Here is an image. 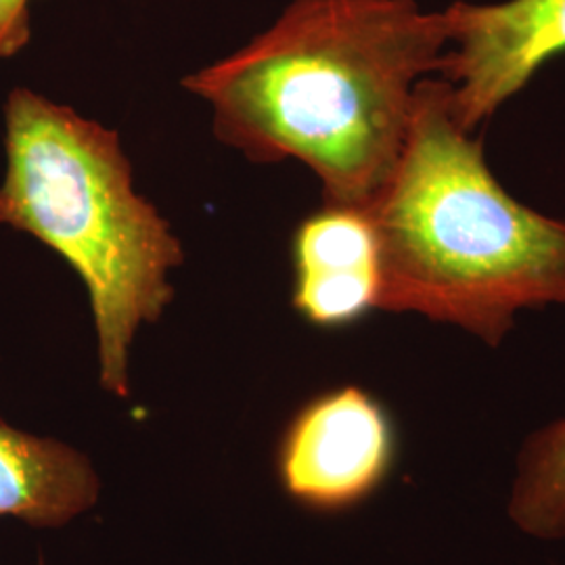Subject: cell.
I'll use <instances>...</instances> for the list:
<instances>
[{"instance_id":"obj_4","label":"cell","mask_w":565,"mask_h":565,"mask_svg":"<svg viewBox=\"0 0 565 565\" xmlns=\"http://www.w3.org/2000/svg\"><path fill=\"white\" fill-rule=\"evenodd\" d=\"M396 429L384 404L343 385L303 404L282 434L277 473L300 505L335 513L375 494L396 463Z\"/></svg>"},{"instance_id":"obj_8","label":"cell","mask_w":565,"mask_h":565,"mask_svg":"<svg viewBox=\"0 0 565 565\" xmlns=\"http://www.w3.org/2000/svg\"><path fill=\"white\" fill-rule=\"evenodd\" d=\"M507 518L534 541H564L565 417L525 436L515 455Z\"/></svg>"},{"instance_id":"obj_7","label":"cell","mask_w":565,"mask_h":565,"mask_svg":"<svg viewBox=\"0 0 565 565\" xmlns=\"http://www.w3.org/2000/svg\"><path fill=\"white\" fill-rule=\"evenodd\" d=\"M99 490V476L81 450L0 424V518L61 527L95 507Z\"/></svg>"},{"instance_id":"obj_6","label":"cell","mask_w":565,"mask_h":565,"mask_svg":"<svg viewBox=\"0 0 565 565\" xmlns=\"http://www.w3.org/2000/svg\"><path fill=\"white\" fill-rule=\"evenodd\" d=\"M294 308L308 323L338 329L377 310L380 263L364 210L324 205L294 237Z\"/></svg>"},{"instance_id":"obj_9","label":"cell","mask_w":565,"mask_h":565,"mask_svg":"<svg viewBox=\"0 0 565 565\" xmlns=\"http://www.w3.org/2000/svg\"><path fill=\"white\" fill-rule=\"evenodd\" d=\"M32 0H0V60H11L28 46Z\"/></svg>"},{"instance_id":"obj_3","label":"cell","mask_w":565,"mask_h":565,"mask_svg":"<svg viewBox=\"0 0 565 565\" xmlns=\"http://www.w3.org/2000/svg\"><path fill=\"white\" fill-rule=\"evenodd\" d=\"M0 224L55 249L86 285L102 385L130 396V348L172 302L181 243L135 189L116 130L28 88L4 105Z\"/></svg>"},{"instance_id":"obj_2","label":"cell","mask_w":565,"mask_h":565,"mask_svg":"<svg viewBox=\"0 0 565 565\" xmlns=\"http://www.w3.org/2000/svg\"><path fill=\"white\" fill-rule=\"evenodd\" d=\"M364 212L377 239V310L499 348L520 312L565 306V221L497 181L438 74L417 86L403 153Z\"/></svg>"},{"instance_id":"obj_5","label":"cell","mask_w":565,"mask_h":565,"mask_svg":"<svg viewBox=\"0 0 565 565\" xmlns=\"http://www.w3.org/2000/svg\"><path fill=\"white\" fill-rule=\"evenodd\" d=\"M455 120L473 132L515 97L546 61L565 51V0L452 2L445 9Z\"/></svg>"},{"instance_id":"obj_1","label":"cell","mask_w":565,"mask_h":565,"mask_svg":"<svg viewBox=\"0 0 565 565\" xmlns=\"http://www.w3.org/2000/svg\"><path fill=\"white\" fill-rule=\"evenodd\" d=\"M445 11L415 0H294L242 51L186 76L216 137L252 162L298 160L324 205L364 210L403 153L422 81L443 72Z\"/></svg>"}]
</instances>
